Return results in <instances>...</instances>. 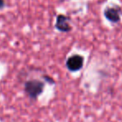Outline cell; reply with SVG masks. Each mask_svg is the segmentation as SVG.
<instances>
[{
    "label": "cell",
    "mask_w": 122,
    "mask_h": 122,
    "mask_svg": "<svg viewBox=\"0 0 122 122\" xmlns=\"http://www.w3.org/2000/svg\"><path fill=\"white\" fill-rule=\"evenodd\" d=\"M44 82L39 80H30L27 81L24 85V90L26 94L33 100L37 99L44 91Z\"/></svg>",
    "instance_id": "obj_1"
},
{
    "label": "cell",
    "mask_w": 122,
    "mask_h": 122,
    "mask_svg": "<svg viewBox=\"0 0 122 122\" xmlns=\"http://www.w3.org/2000/svg\"><path fill=\"white\" fill-rule=\"evenodd\" d=\"M84 65V58L78 54L72 55L67 59L66 66L69 70L75 72L80 70Z\"/></svg>",
    "instance_id": "obj_2"
},
{
    "label": "cell",
    "mask_w": 122,
    "mask_h": 122,
    "mask_svg": "<svg viewBox=\"0 0 122 122\" xmlns=\"http://www.w3.org/2000/svg\"><path fill=\"white\" fill-rule=\"evenodd\" d=\"M120 12L121 9L119 8H107L104 11V15L108 21L116 24L120 20Z\"/></svg>",
    "instance_id": "obj_3"
},
{
    "label": "cell",
    "mask_w": 122,
    "mask_h": 122,
    "mask_svg": "<svg viewBox=\"0 0 122 122\" xmlns=\"http://www.w3.org/2000/svg\"><path fill=\"white\" fill-rule=\"evenodd\" d=\"M69 20H70V18L67 17V16L63 15V14L58 15L55 24L56 29L59 31H61V32H69V31H70L71 30V26L69 24Z\"/></svg>",
    "instance_id": "obj_4"
},
{
    "label": "cell",
    "mask_w": 122,
    "mask_h": 122,
    "mask_svg": "<svg viewBox=\"0 0 122 122\" xmlns=\"http://www.w3.org/2000/svg\"><path fill=\"white\" fill-rule=\"evenodd\" d=\"M5 6V3H4V0H0V9H2Z\"/></svg>",
    "instance_id": "obj_5"
}]
</instances>
